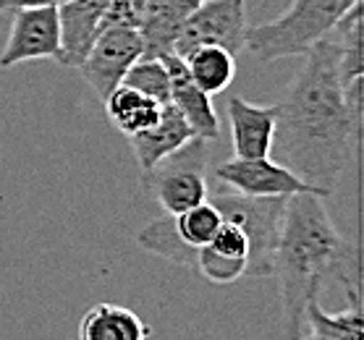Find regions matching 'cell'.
I'll use <instances>...</instances> for the list:
<instances>
[{"mask_svg": "<svg viewBox=\"0 0 364 340\" xmlns=\"http://www.w3.org/2000/svg\"><path fill=\"white\" fill-rule=\"evenodd\" d=\"M341 48L320 40L304 53V66L275 105V133L270 158L315 183L328 197L346 168L351 144L359 141L362 124L351 116L338 71Z\"/></svg>", "mask_w": 364, "mask_h": 340, "instance_id": "cell-1", "label": "cell"}, {"mask_svg": "<svg viewBox=\"0 0 364 340\" xmlns=\"http://www.w3.org/2000/svg\"><path fill=\"white\" fill-rule=\"evenodd\" d=\"M273 275L278 278L283 332L301 338L304 307L328 280L359 275V251L333 225L317 194H291L281 217Z\"/></svg>", "mask_w": 364, "mask_h": 340, "instance_id": "cell-2", "label": "cell"}, {"mask_svg": "<svg viewBox=\"0 0 364 340\" xmlns=\"http://www.w3.org/2000/svg\"><path fill=\"white\" fill-rule=\"evenodd\" d=\"M356 3L359 0H291V6L278 18L247 26L244 48L262 63L299 58L312 45L325 40Z\"/></svg>", "mask_w": 364, "mask_h": 340, "instance_id": "cell-3", "label": "cell"}, {"mask_svg": "<svg viewBox=\"0 0 364 340\" xmlns=\"http://www.w3.org/2000/svg\"><path fill=\"white\" fill-rule=\"evenodd\" d=\"M207 199L220 209L223 220H231L247 233L249 262L247 278H270L275 265V246L281 233V217L289 197H249L225 186Z\"/></svg>", "mask_w": 364, "mask_h": 340, "instance_id": "cell-4", "label": "cell"}, {"mask_svg": "<svg viewBox=\"0 0 364 340\" xmlns=\"http://www.w3.org/2000/svg\"><path fill=\"white\" fill-rule=\"evenodd\" d=\"M207 139H191L181 150L160 160L155 168L141 173L144 189L158 199L166 215H178L207 199Z\"/></svg>", "mask_w": 364, "mask_h": 340, "instance_id": "cell-5", "label": "cell"}, {"mask_svg": "<svg viewBox=\"0 0 364 340\" xmlns=\"http://www.w3.org/2000/svg\"><path fill=\"white\" fill-rule=\"evenodd\" d=\"M247 6L244 0H199L183 21L181 34L173 42V53L186 58L202 45H220L233 55L244 50L247 37Z\"/></svg>", "mask_w": 364, "mask_h": 340, "instance_id": "cell-6", "label": "cell"}, {"mask_svg": "<svg viewBox=\"0 0 364 340\" xmlns=\"http://www.w3.org/2000/svg\"><path fill=\"white\" fill-rule=\"evenodd\" d=\"M141 53H144V45L136 26H105L90 48L87 58L82 60L79 71L100 100H105L124 82L126 71L141 58Z\"/></svg>", "mask_w": 364, "mask_h": 340, "instance_id": "cell-7", "label": "cell"}, {"mask_svg": "<svg viewBox=\"0 0 364 340\" xmlns=\"http://www.w3.org/2000/svg\"><path fill=\"white\" fill-rule=\"evenodd\" d=\"M215 181L249 197H291V194H317L328 197L315 183H306L294 170L275 163L273 158H233L215 168Z\"/></svg>", "mask_w": 364, "mask_h": 340, "instance_id": "cell-8", "label": "cell"}, {"mask_svg": "<svg viewBox=\"0 0 364 340\" xmlns=\"http://www.w3.org/2000/svg\"><path fill=\"white\" fill-rule=\"evenodd\" d=\"M60 53V26L58 3L37 6V9L14 11L11 34L0 53V68H14L26 60L58 58Z\"/></svg>", "mask_w": 364, "mask_h": 340, "instance_id": "cell-9", "label": "cell"}, {"mask_svg": "<svg viewBox=\"0 0 364 340\" xmlns=\"http://www.w3.org/2000/svg\"><path fill=\"white\" fill-rule=\"evenodd\" d=\"M110 0H60V53L58 63L66 68H79L90 48L105 29V11Z\"/></svg>", "mask_w": 364, "mask_h": 340, "instance_id": "cell-10", "label": "cell"}, {"mask_svg": "<svg viewBox=\"0 0 364 340\" xmlns=\"http://www.w3.org/2000/svg\"><path fill=\"white\" fill-rule=\"evenodd\" d=\"M191 139H197L194 128L189 121L181 116V110L176 108L173 102L168 100L160 105V118L155 126H149L144 131L129 136V147H132L134 158L139 163V170H149L155 168L160 160H166L168 155H173L189 144Z\"/></svg>", "mask_w": 364, "mask_h": 340, "instance_id": "cell-11", "label": "cell"}, {"mask_svg": "<svg viewBox=\"0 0 364 340\" xmlns=\"http://www.w3.org/2000/svg\"><path fill=\"white\" fill-rule=\"evenodd\" d=\"M228 124L236 158H270L275 133V105H255L239 94L228 97Z\"/></svg>", "mask_w": 364, "mask_h": 340, "instance_id": "cell-12", "label": "cell"}, {"mask_svg": "<svg viewBox=\"0 0 364 340\" xmlns=\"http://www.w3.org/2000/svg\"><path fill=\"white\" fill-rule=\"evenodd\" d=\"M160 60L166 63L168 76H171V102L181 110V116L189 121L199 139L215 141L220 133V121H218V113L213 108V97L191 82L186 63L176 53H168Z\"/></svg>", "mask_w": 364, "mask_h": 340, "instance_id": "cell-13", "label": "cell"}, {"mask_svg": "<svg viewBox=\"0 0 364 340\" xmlns=\"http://www.w3.org/2000/svg\"><path fill=\"white\" fill-rule=\"evenodd\" d=\"M199 0H147L139 18V37L144 45L141 58H163L173 53L183 21L197 9Z\"/></svg>", "mask_w": 364, "mask_h": 340, "instance_id": "cell-14", "label": "cell"}, {"mask_svg": "<svg viewBox=\"0 0 364 340\" xmlns=\"http://www.w3.org/2000/svg\"><path fill=\"white\" fill-rule=\"evenodd\" d=\"M343 290L348 296V309L328 314L320 301L309 299L304 307V338L317 340H359L364 335V312H362V296H359V275L341 280Z\"/></svg>", "mask_w": 364, "mask_h": 340, "instance_id": "cell-15", "label": "cell"}, {"mask_svg": "<svg viewBox=\"0 0 364 340\" xmlns=\"http://www.w3.org/2000/svg\"><path fill=\"white\" fill-rule=\"evenodd\" d=\"M152 335L147 324L132 309L102 301L82 317L79 338L82 340H144Z\"/></svg>", "mask_w": 364, "mask_h": 340, "instance_id": "cell-16", "label": "cell"}, {"mask_svg": "<svg viewBox=\"0 0 364 340\" xmlns=\"http://www.w3.org/2000/svg\"><path fill=\"white\" fill-rule=\"evenodd\" d=\"M102 102H105L108 121L124 133L126 139L158 124L160 105H163V102L152 100L149 94L134 89L129 84H118Z\"/></svg>", "mask_w": 364, "mask_h": 340, "instance_id": "cell-17", "label": "cell"}, {"mask_svg": "<svg viewBox=\"0 0 364 340\" xmlns=\"http://www.w3.org/2000/svg\"><path fill=\"white\" fill-rule=\"evenodd\" d=\"M181 60L186 63L191 82L210 97L225 92L236 79V55L220 45H202Z\"/></svg>", "mask_w": 364, "mask_h": 340, "instance_id": "cell-18", "label": "cell"}, {"mask_svg": "<svg viewBox=\"0 0 364 340\" xmlns=\"http://www.w3.org/2000/svg\"><path fill=\"white\" fill-rule=\"evenodd\" d=\"M136 243L141 249L155 254V257H163L173 265H183V267H194V254L197 249L183 243L178 238V233L173 228V217L166 215L160 220H152L147 228H141L139 236H136Z\"/></svg>", "mask_w": 364, "mask_h": 340, "instance_id": "cell-19", "label": "cell"}, {"mask_svg": "<svg viewBox=\"0 0 364 340\" xmlns=\"http://www.w3.org/2000/svg\"><path fill=\"white\" fill-rule=\"evenodd\" d=\"M171 217H173V228H176V233H178V238H181L183 243L194 246V249L213 238V233L218 231V225L223 223L220 209L210 199L199 202L194 207L183 209V212L171 215Z\"/></svg>", "mask_w": 364, "mask_h": 340, "instance_id": "cell-20", "label": "cell"}, {"mask_svg": "<svg viewBox=\"0 0 364 340\" xmlns=\"http://www.w3.org/2000/svg\"><path fill=\"white\" fill-rule=\"evenodd\" d=\"M121 84H129V87L144 92L158 102L171 100V76H168L166 63L160 58H139L126 71Z\"/></svg>", "mask_w": 364, "mask_h": 340, "instance_id": "cell-21", "label": "cell"}, {"mask_svg": "<svg viewBox=\"0 0 364 340\" xmlns=\"http://www.w3.org/2000/svg\"><path fill=\"white\" fill-rule=\"evenodd\" d=\"M207 249H213L215 254L225 259H233V262H241V265L247 267L249 262V238L247 233L241 231L239 225L231 223V220H223V223L218 225V231L213 233V238L202 243ZM247 275V273H244Z\"/></svg>", "mask_w": 364, "mask_h": 340, "instance_id": "cell-22", "label": "cell"}, {"mask_svg": "<svg viewBox=\"0 0 364 340\" xmlns=\"http://www.w3.org/2000/svg\"><path fill=\"white\" fill-rule=\"evenodd\" d=\"M58 0H0V11L3 13H14L18 9H37V6H55Z\"/></svg>", "mask_w": 364, "mask_h": 340, "instance_id": "cell-23", "label": "cell"}, {"mask_svg": "<svg viewBox=\"0 0 364 340\" xmlns=\"http://www.w3.org/2000/svg\"><path fill=\"white\" fill-rule=\"evenodd\" d=\"M58 3H60V0H58Z\"/></svg>", "mask_w": 364, "mask_h": 340, "instance_id": "cell-24", "label": "cell"}]
</instances>
